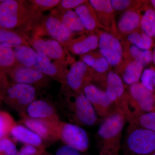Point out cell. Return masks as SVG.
<instances>
[{"mask_svg": "<svg viewBox=\"0 0 155 155\" xmlns=\"http://www.w3.org/2000/svg\"><path fill=\"white\" fill-rule=\"evenodd\" d=\"M55 155H81L80 152L67 145L60 147L57 150Z\"/></svg>", "mask_w": 155, "mask_h": 155, "instance_id": "40", "label": "cell"}, {"mask_svg": "<svg viewBox=\"0 0 155 155\" xmlns=\"http://www.w3.org/2000/svg\"><path fill=\"white\" fill-rule=\"evenodd\" d=\"M111 4L114 10L123 11L130 9H139L143 1H130V0H112Z\"/></svg>", "mask_w": 155, "mask_h": 155, "instance_id": "34", "label": "cell"}, {"mask_svg": "<svg viewBox=\"0 0 155 155\" xmlns=\"http://www.w3.org/2000/svg\"><path fill=\"white\" fill-rule=\"evenodd\" d=\"M61 121L23 118L20 124L24 125L41 138L46 146L60 140Z\"/></svg>", "mask_w": 155, "mask_h": 155, "instance_id": "11", "label": "cell"}, {"mask_svg": "<svg viewBox=\"0 0 155 155\" xmlns=\"http://www.w3.org/2000/svg\"><path fill=\"white\" fill-rule=\"evenodd\" d=\"M125 121V118L116 110L104 119L97 132L101 155H117Z\"/></svg>", "mask_w": 155, "mask_h": 155, "instance_id": "3", "label": "cell"}, {"mask_svg": "<svg viewBox=\"0 0 155 155\" xmlns=\"http://www.w3.org/2000/svg\"><path fill=\"white\" fill-rule=\"evenodd\" d=\"M143 67L134 60L127 62L123 68V81L126 84L131 85L139 82L143 73Z\"/></svg>", "mask_w": 155, "mask_h": 155, "instance_id": "29", "label": "cell"}, {"mask_svg": "<svg viewBox=\"0 0 155 155\" xmlns=\"http://www.w3.org/2000/svg\"><path fill=\"white\" fill-rule=\"evenodd\" d=\"M106 93L114 103L117 112L130 122L132 117L139 111H141L129 94L125 91L122 79L116 72L110 71L106 78Z\"/></svg>", "mask_w": 155, "mask_h": 155, "instance_id": "4", "label": "cell"}, {"mask_svg": "<svg viewBox=\"0 0 155 155\" xmlns=\"http://www.w3.org/2000/svg\"><path fill=\"white\" fill-rule=\"evenodd\" d=\"M98 34L100 52L110 66L118 67L123 64V61H127V55L118 37L114 34L105 31H98Z\"/></svg>", "mask_w": 155, "mask_h": 155, "instance_id": "7", "label": "cell"}, {"mask_svg": "<svg viewBox=\"0 0 155 155\" xmlns=\"http://www.w3.org/2000/svg\"><path fill=\"white\" fill-rule=\"evenodd\" d=\"M17 64L13 49L0 45V92L11 83L9 74Z\"/></svg>", "mask_w": 155, "mask_h": 155, "instance_id": "21", "label": "cell"}, {"mask_svg": "<svg viewBox=\"0 0 155 155\" xmlns=\"http://www.w3.org/2000/svg\"><path fill=\"white\" fill-rule=\"evenodd\" d=\"M150 2L151 5L152 6L153 8L155 11V0L150 1Z\"/></svg>", "mask_w": 155, "mask_h": 155, "instance_id": "41", "label": "cell"}, {"mask_svg": "<svg viewBox=\"0 0 155 155\" xmlns=\"http://www.w3.org/2000/svg\"><path fill=\"white\" fill-rule=\"evenodd\" d=\"M82 91L91 103L98 116L104 119L116 110L114 103L106 92L94 85L90 81L84 84Z\"/></svg>", "mask_w": 155, "mask_h": 155, "instance_id": "13", "label": "cell"}, {"mask_svg": "<svg viewBox=\"0 0 155 155\" xmlns=\"http://www.w3.org/2000/svg\"><path fill=\"white\" fill-rule=\"evenodd\" d=\"M39 91L31 85L11 82L0 92V100L17 111L22 117L27 107L37 99Z\"/></svg>", "mask_w": 155, "mask_h": 155, "instance_id": "5", "label": "cell"}, {"mask_svg": "<svg viewBox=\"0 0 155 155\" xmlns=\"http://www.w3.org/2000/svg\"><path fill=\"white\" fill-rule=\"evenodd\" d=\"M86 1L84 0H61L60 4L55 9L61 12L75 9Z\"/></svg>", "mask_w": 155, "mask_h": 155, "instance_id": "38", "label": "cell"}, {"mask_svg": "<svg viewBox=\"0 0 155 155\" xmlns=\"http://www.w3.org/2000/svg\"><path fill=\"white\" fill-rule=\"evenodd\" d=\"M125 47L126 49L125 48V51L126 54H127L126 55L143 67L153 61V53L151 50L142 49L130 43L129 44H127Z\"/></svg>", "mask_w": 155, "mask_h": 155, "instance_id": "30", "label": "cell"}, {"mask_svg": "<svg viewBox=\"0 0 155 155\" xmlns=\"http://www.w3.org/2000/svg\"><path fill=\"white\" fill-rule=\"evenodd\" d=\"M50 15L59 19L73 36L89 33L85 29L79 16L74 10L61 12L54 9L52 10Z\"/></svg>", "mask_w": 155, "mask_h": 155, "instance_id": "20", "label": "cell"}, {"mask_svg": "<svg viewBox=\"0 0 155 155\" xmlns=\"http://www.w3.org/2000/svg\"><path fill=\"white\" fill-rule=\"evenodd\" d=\"M74 10L88 33L98 31L99 28L104 29L99 22L95 11L88 1H86Z\"/></svg>", "mask_w": 155, "mask_h": 155, "instance_id": "22", "label": "cell"}, {"mask_svg": "<svg viewBox=\"0 0 155 155\" xmlns=\"http://www.w3.org/2000/svg\"><path fill=\"white\" fill-rule=\"evenodd\" d=\"M94 74V70L83 61L73 62L67 72L65 85L75 92L82 91L84 84L93 79Z\"/></svg>", "mask_w": 155, "mask_h": 155, "instance_id": "15", "label": "cell"}, {"mask_svg": "<svg viewBox=\"0 0 155 155\" xmlns=\"http://www.w3.org/2000/svg\"><path fill=\"white\" fill-rule=\"evenodd\" d=\"M129 125L145 128L155 132V111H140L133 116Z\"/></svg>", "mask_w": 155, "mask_h": 155, "instance_id": "31", "label": "cell"}, {"mask_svg": "<svg viewBox=\"0 0 155 155\" xmlns=\"http://www.w3.org/2000/svg\"><path fill=\"white\" fill-rule=\"evenodd\" d=\"M127 40L128 42L142 49L151 50L154 45L152 38L144 33L140 28L128 35Z\"/></svg>", "mask_w": 155, "mask_h": 155, "instance_id": "32", "label": "cell"}, {"mask_svg": "<svg viewBox=\"0 0 155 155\" xmlns=\"http://www.w3.org/2000/svg\"><path fill=\"white\" fill-rule=\"evenodd\" d=\"M99 35L94 32L88 35H82L76 38H72L65 47L72 54L76 55L85 54L98 47Z\"/></svg>", "mask_w": 155, "mask_h": 155, "instance_id": "19", "label": "cell"}, {"mask_svg": "<svg viewBox=\"0 0 155 155\" xmlns=\"http://www.w3.org/2000/svg\"><path fill=\"white\" fill-rule=\"evenodd\" d=\"M28 44L37 52L54 60L70 61L68 50L59 42L52 39H45L32 33L28 36Z\"/></svg>", "mask_w": 155, "mask_h": 155, "instance_id": "12", "label": "cell"}, {"mask_svg": "<svg viewBox=\"0 0 155 155\" xmlns=\"http://www.w3.org/2000/svg\"><path fill=\"white\" fill-rule=\"evenodd\" d=\"M154 98H155V94L154 95Z\"/></svg>", "mask_w": 155, "mask_h": 155, "instance_id": "45", "label": "cell"}, {"mask_svg": "<svg viewBox=\"0 0 155 155\" xmlns=\"http://www.w3.org/2000/svg\"><path fill=\"white\" fill-rule=\"evenodd\" d=\"M60 140L65 145L79 152H85L89 146V140L86 130L81 126L71 123L61 122Z\"/></svg>", "mask_w": 155, "mask_h": 155, "instance_id": "14", "label": "cell"}, {"mask_svg": "<svg viewBox=\"0 0 155 155\" xmlns=\"http://www.w3.org/2000/svg\"><path fill=\"white\" fill-rule=\"evenodd\" d=\"M129 94L141 111H154V93L145 87L140 82H137L130 85Z\"/></svg>", "mask_w": 155, "mask_h": 155, "instance_id": "18", "label": "cell"}, {"mask_svg": "<svg viewBox=\"0 0 155 155\" xmlns=\"http://www.w3.org/2000/svg\"><path fill=\"white\" fill-rule=\"evenodd\" d=\"M8 78L13 83L31 85L40 91L48 89L52 80L34 67H26L18 64L9 73Z\"/></svg>", "mask_w": 155, "mask_h": 155, "instance_id": "8", "label": "cell"}, {"mask_svg": "<svg viewBox=\"0 0 155 155\" xmlns=\"http://www.w3.org/2000/svg\"><path fill=\"white\" fill-rule=\"evenodd\" d=\"M81 61H83L94 71L99 74L105 73L108 71L110 65L101 53L91 52L80 56Z\"/></svg>", "mask_w": 155, "mask_h": 155, "instance_id": "27", "label": "cell"}, {"mask_svg": "<svg viewBox=\"0 0 155 155\" xmlns=\"http://www.w3.org/2000/svg\"><path fill=\"white\" fill-rule=\"evenodd\" d=\"M58 95L61 110L70 123L87 127L96 123L97 115L82 91L75 92L62 85Z\"/></svg>", "mask_w": 155, "mask_h": 155, "instance_id": "2", "label": "cell"}, {"mask_svg": "<svg viewBox=\"0 0 155 155\" xmlns=\"http://www.w3.org/2000/svg\"><path fill=\"white\" fill-rule=\"evenodd\" d=\"M23 118L61 121L57 108L48 100L37 99L26 108Z\"/></svg>", "mask_w": 155, "mask_h": 155, "instance_id": "16", "label": "cell"}, {"mask_svg": "<svg viewBox=\"0 0 155 155\" xmlns=\"http://www.w3.org/2000/svg\"><path fill=\"white\" fill-rule=\"evenodd\" d=\"M10 134L17 141L24 144L30 145L39 148H45L44 142L36 133L21 124L16 123Z\"/></svg>", "mask_w": 155, "mask_h": 155, "instance_id": "23", "label": "cell"}, {"mask_svg": "<svg viewBox=\"0 0 155 155\" xmlns=\"http://www.w3.org/2000/svg\"><path fill=\"white\" fill-rule=\"evenodd\" d=\"M125 138V146L135 155H150L155 151V132L129 125Z\"/></svg>", "mask_w": 155, "mask_h": 155, "instance_id": "6", "label": "cell"}, {"mask_svg": "<svg viewBox=\"0 0 155 155\" xmlns=\"http://www.w3.org/2000/svg\"><path fill=\"white\" fill-rule=\"evenodd\" d=\"M89 2L94 9L100 24L104 29L116 34L117 28L115 13L110 0H90Z\"/></svg>", "mask_w": 155, "mask_h": 155, "instance_id": "17", "label": "cell"}, {"mask_svg": "<svg viewBox=\"0 0 155 155\" xmlns=\"http://www.w3.org/2000/svg\"><path fill=\"white\" fill-rule=\"evenodd\" d=\"M17 147L8 137L0 139V155H17Z\"/></svg>", "mask_w": 155, "mask_h": 155, "instance_id": "36", "label": "cell"}, {"mask_svg": "<svg viewBox=\"0 0 155 155\" xmlns=\"http://www.w3.org/2000/svg\"><path fill=\"white\" fill-rule=\"evenodd\" d=\"M153 61L155 65V48L153 52Z\"/></svg>", "mask_w": 155, "mask_h": 155, "instance_id": "42", "label": "cell"}, {"mask_svg": "<svg viewBox=\"0 0 155 155\" xmlns=\"http://www.w3.org/2000/svg\"><path fill=\"white\" fill-rule=\"evenodd\" d=\"M155 71V68L154 67L146 69L143 72L140 78L142 84L153 93L154 91L153 80Z\"/></svg>", "mask_w": 155, "mask_h": 155, "instance_id": "37", "label": "cell"}, {"mask_svg": "<svg viewBox=\"0 0 155 155\" xmlns=\"http://www.w3.org/2000/svg\"><path fill=\"white\" fill-rule=\"evenodd\" d=\"M16 124L13 117L8 113L0 111V139L7 137Z\"/></svg>", "mask_w": 155, "mask_h": 155, "instance_id": "33", "label": "cell"}, {"mask_svg": "<svg viewBox=\"0 0 155 155\" xmlns=\"http://www.w3.org/2000/svg\"><path fill=\"white\" fill-rule=\"evenodd\" d=\"M138 11L140 17V29L149 36L155 38V11L150 1H143Z\"/></svg>", "mask_w": 155, "mask_h": 155, "instance_id": "24", "label": "cell"}, {"mask_svg": "<svg viewBox=\"0 0 155 155\" xmlns=\"http://www.w3.org/2000/svg\"><path fill=\"white\" fill-rule=\"evenodd\" d=\"M14 58L18 64L25 67H33L36 52L30 46L22 45L13 48Z\"/></svg>", "mask_w": 155, "mask_h": 155, "instance_id": "28", "label": "cell"}, {"mask_svg": "<svg viewBox=\"0 0 155 155\" xmlns=\"http://www.w3.org/2000/svg\"><path fill=\"white\" fill-rule=\"evenodd\" d=\"M0 45L14 48L20 46H30L27 37L16 31L0 26Z\"/></svg>", "mask_w": 155, "mask_h": 155, "instance_id": "26", "label": "cell"}, {"mask_svg": "<svg viewBox=\"0 0 155 155\" xmlns=\"http://www.w3.org/2000/svg\"><path fill=\"white\" fill-rule=\"evenodd\" d=\"M28 1L38 11L43 13L45 11L56 8L61 0H29Z\"/></svg>", "mask_w": 155, "mask_h": 155, "instance_id": "35", "label": "cell"}, {"mask_svg": "<svg viewBox=\"0 0 155 155\" xmlns=\"http://www.w3.org/2000/svg\"><path fill=\"white\" fill-rule=\"evenodd\" d=\"M69 61L54 60L37 52L33 67L52 80L65 85Z\"/></svg>", "mask_w": 155, "mask_h": 155, "instance_id": "10", "label": "cell"}, {"mask_svg": "<svg viewBox=\"0 0 155 155\" xmlns=\"http://www.w3.org/2000/svg\"><path fill=\"white\" fill-rule=\"evenodd\" d=\"M154 111H155V108H154Z\"/></svg>", "mask_w": 155, "mask_h": 155, "instance_id": "46", "label": "cell"}, {"mask_svg": "<svg viewBox=\"0 0 155 155\" xmlns=\"http://www.w3.org/2000/svg\"><path fill=\"white\" fill-rule=\"evenodd\" d=\"M150 155H155V151L154 152L152 153Z\"/></svg>", "mask_w": 155, "mask_h": 155, "instance_id": "44", "label": "cell"}, {"mask_svg": "<svg viewBox=\"0 0 155 155\" xmlns=\"http://www.w3.org/2000/svg\"><path fill=\"white\" fill-rule=\"evenodd\" d=\"M45 150L30 145L24 144L17 155H42L44 153Z\"/></svg>", "mask_w": 155, "mask_h": 155, "instance_id": "39", "label": "cell"}, {"mask_svg": "<svg viewBox=\"0 0 155 155\" xmlns=\"http://www.w3.org/2000/svg\"><path fill=\"white\" fill-rule=\"evenodd\" d=\"M43 17L28 1H0V26L18 31L27 39Z\"/></svg>", "mask_w": 155, "mask_h": 155, "instance_id": "1", "label": "cell"}, {"mask_svg": "<svg viewBox=\"0 0 155 155\" xmlns=\"http://www.w3.org/2000/svg\"><path fill=\"white\" fill-rule=\"evenodd\" d=\"M1 100H0V103H1Z\"/></svg>", "mask_w": 155, "mask_h": 155, "instance_id": "47", "label": "cell"}, {"mask_svg": "<svg viewBox=\"0 0 155 155\" xmlns=\"http://www.w3.org/2000/svg\"><path fill=\"white\" fill-rule=\"evenodd\" d=\"M140 22L138 9H130L125 11L120 17L117 28L122 34L129 35L140 28Z\"/></svg>", "mask_w": 155, "mask_h": 155, "instance_id": "25", "label": "cell"}, {"mask_svg": "<svg viewBox=\"0 0 155 155\" xmlns=\"http://www.w3.org/2000/svg\"><path fill=\"white\" fill-rule=\"evenodd\" d=\"M32 33L41 37H48L59 42L65 47L73 38V36L62 22L50 14L42 17Z\"/></svg>", "mask_w": 155, "mask_h": 155, "instance_id": "9", "label": "cell"}, {"mask_svg": "<svg viewBox=\"0 0 155 155\" xmlns=\"http://www.w3.org/2000/svg\"><path fill=\"white\" fill-rule=\"evenodd\" d=\"M153 84L154 88L155 89V71L154 73L153 76Z\"/></svg>", "mask_w": 155, "mask_h": 155, "instance_id": "43", "label": "cell"}]
</instances>
